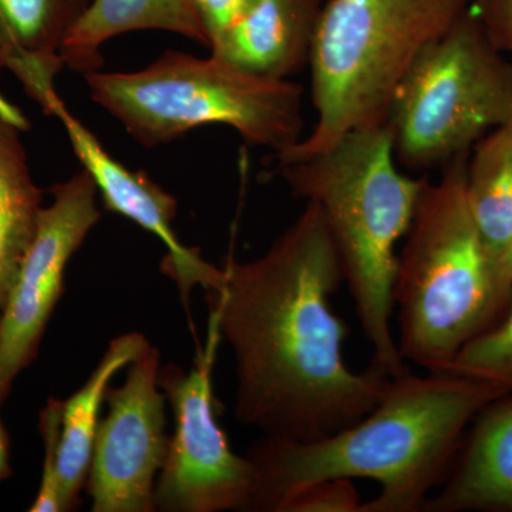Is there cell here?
Masks as SVG:
<instances>
[{
	"label": "cell",
	"mask_w": 512,
	"mask_h": 512,
	"mask_svg": "<svg viewBox=\"0 0 512 512\" xmlns=\"http://www.w3.org/2000/svg\"><path fill=\"white\" fill-rule=\"evenodd\" d=\"M158 372L160 353L148 343L128 365L123 386L107 389L109 413L97 426L87 474L94 512L156 510L154 477L170 443Z\"/></svg>",
	"instance_id": "obj_10"
},
{
	"label": "cell",
	"mask_w": 512,
	"mask_h": 512,
	"mask_svg": "<svg viewBox=\"0 0 512 512\" xmlns=\"http://www.w3.org/2000/svg\"><path fill=\"white\" fill-rule=\"evenodd\" d=\"M147 345V339L140 333H128L114 339L92 376L69 400L63 402L57 473L64 511L73 510L80 504V490L92 461L101 403L110 380L136 360Z\"/></svg>",
	"instance_id": "obj_17"
},
{
	"label": "cell",
	"mask_w": 512,
	"mask_h": 512,
	"mask_svg": "<svg viewBox=\"0 0 512 512\" xmlns=\"http://www.w3.org/2000/svg\"><path fill=\"white\" fill-rule=\"evenodd\" d=\"M359 491L349 478H330L302 488L278 512H359Z\"/></svg>",
	"instance_id": "obj_21"
},
{
	"label": "cell",
	"mask_w": 512,
	"mask_h": 512,
	"mask_svg": "<svg viewBox=\"0 0 512 512\" xmlns=\"http://www.w3.org/2000/svg\"><path fill=\"white\" fill-rule=\"evenodd\" d=\"M467 9V0H328L309 62L318 117L308 137L276 154L278 164L323 153L350 131L386 124L404 74Z\"/></svg>",
	"instance_id": "obj_5"
},
{
	"label": "cell",
	"mask_w": 512,
	"mask_h": 512,
	"mask_svg": "<svg viewBox=\"0 0 512 512\" xmlns=\"http://www.w3.org/2000/svg\"><path fill=\"white\" fill-rule=\"evenodd\" d=\"M195 8L210 39V49L244 18L255 0H194Z\"/></svg>",
	"instance_id": "obj_22"
},
{
	"label": "cell",
	"mask_w": 512,
	"mask_h": 512,
	"mask_svg": "<svg viewBox=\"0 0 512 512\" xmlns=\"http://www.w3.org/2000/svg\"><path fill=\"white\" fill-rule=\"evenodd\" d=\"M328 0H255L211 55L258 76L289 79L311 62L320 16Z\"/></svg>",
	"instance_id": "obj_14"
},
{
	"label": "cell",
	"mask_w": 512,
	"mask_h": 512,
	"mask_svg": "<svg viewBox=\"0 0 512 512\" xmlns=\"http://www.w3.org/2000/svg\"><path fill=\"white\" fill-rule=\"evenodd\" d=\"M207 292L235 357V417L264 437L311 443L352 427L377 406L390 376L346 365L348 326L332 308L343 279L322 212L312 202L271 248L228 259Z\"/></svg>",
	"instance_id": "obj_1"
},
{
	"label": "cell",
	"mask_w": 512,
	"mask_h": 512,
	"mask_svg": "<svg viewBox=\"0 0 512 512\" xmlns=\"http://www.w3.org/2000/svg\"><path fill=\"white\" fill-rule=\"evenodd\" d=\"M470 153L448 161L440 180L424 185L397 254V346L404 362L429 373L448 372L467 343L500 322L512 298L468 205Z\"/></svg>",
	"instance_id": "obj_4"
},
{
	"label": "cell",
	"mask_w": 512,
	"mask_h": 512,
	"mask_svg": "<svg viewBox=\"0 0 512 512\" xmlns=\"http://www.w3.org/2000/svg\"><path fill=\"white\" fill-rule=\"evenodd\" d=\"M9 437L0 423V481L12 476V468L9 461Z\"/></svg>",
	"instance_id": "obj_25"
},
{
	"label": "cell",
	"mask_w": 512,
	"mask_h": 512,
	"mask_svg": "<svg viewBox=\"0 0 512 512\" xmlns=\"http://www.w3.org/2000/svg\"><path fill=\"white\" fill-rule=\"evenodd\" d=\"M276 174L298 198L322 212L373 365L387 376L410 367L394 338L397 244L406 237L429 177L403 174L389 123L350 131L316 156L278 164Z\"/></svg>",
	"instance_id": "obj_3"
},
{
	"label": "cell",
	"mask_w": 512,
	"mask_h": 512,
	"mask_svg": "<svg viewBox=\"0 0 512 512\" xmlns=\"http://www.w3.org/2000/svg\"><path fill=\"white\" fill-rule=\"evenodd\" d=\"M448 372L497 384L512 392V298L500 322L467 343Z\"/></svg>",
	"instance_id": "obj_19"
},
{
	"label": "cell",
	"mask_w": 512,
	"mask_h": 512,
	"mask_svg": "<svg viewBox=\"0 0 512 512\" xmlns=\"http://www.w3.org/2000/svg\"><path fill=\"white\" fill-rule=\"evenodd\" d=\"M63 402L50 399L40 413L39 429L45 447L42 481L35 503L29 508L32 512H62L64 505L60 493L59 460L60 431H62Z\"/></svg>",
	"instance_id": "obj_20"
},
{
	"label": "cell",
	"mask_w": 512,
	"mask_h": 512,
	"mask_svg": "<svg viewBox=\"0 0 512 512\" xmlns=\"http://www.w3.org/2000/svg\"><path fill=\"white\" fill-rule=\"evenodd\" d=\"M217 320L210 315L205 349L190 373L164 366L158 386L174 412V436L154 488L156 510L164 512L249 511L256 476L248 457L229 446L218 424L212 392V367L221 342Z\"/></svg>",
	"instance_id": "obj_8"
},
{
	"label": "cell",
	"mask_w": 512,
	"mask_h": 512,
	"mask_svg": "<svg viewBox=\"0 0 512 512\" xmlns=\"http://www.w3.org/2000/svg\"><path fill=\"white\" fill-rule=\"evenodd\" d=\"M439 493L423 512H512V396L477 414Z\"/></svg>",
	"instance_id": "obj_12"
},
{
	"label": "cell",
	"mask_w": 512,
	"mask_h": 512,
	"mask_svg": "<svg viewBox=\"0 0 512 512\" xmlns=\"http://www.w3.org/2000/svg\"><path fill=\"white\" fill-rule=\"evenodd\" d=\"M471 9L491 43L504 55L512 56V0H474Z\"/></svg>",
	"instance_id": "obj_23"
},
{
	"label": "cell",
	"mask_w": 512,
	"mask_h": 512,
	"mask_svg": "<svg viewBox=\"0 0 512 512\" xmlns=\"http://www.w3.org/2000/svg\"><path fill=\"white\" fill-rule=\"evenodd\" d=\"M83 77L90 99L144 147L210 124L234 128L249 146L276 154L302 138L301 84L249 73L218 56L165 52L137 72Z\"/></svg>",
	"instance_id": "obj_6"
},
{
	"label": "cell",
	"mask_w": 512,
	"mask_h": 512,
	"mask_svg": "<svg viewBox=\"0 0 512 512\" xmlns=\"http://www.w3.org/2000/svg\"><path fill=\"white\" fill-rule=\"evenodd\" d=\"M0 313H2V311H0Z\"/></svg>",
	"instance_id": "obj_26"
},
{
	"label": "cell",
	"mask_w": 512,
	"mask_h": 512,
	"mask_svg": "<svg viewBox=\"0 0 512 512\" xmlns=\"http://www.w3.org/2000/svg\"><path fill=\"white\" fill-rule=\"evenodd\" d=\"M471 151L468 205L495 261L512 237V123L485 134Z\"/></svg>",
	"instance_id": "obj_18"
},
{
	"label": "cell",
	"mask_w": 512,
	"mask_h": 512,
	"mask_svg": "<svg viewBox=\"0 0 512 512\" xmlns=\"http://www.w3.org/2000/svg\"><path fill=\"white\" fill-rule=\"evenodd\" d=\"M510 393L450 372L420 376L409 369L390 377L375 409L348 429L311 443L258 441L247 456L256 476L249 511L278 512L318 481L367 478L380 485V493L359 512H423L477 414Z\"/></svg>",
	"instance_id": "obj_2"
},
{
	"label": "cell",
	"mask_w": 512,
	"mask_h": 512,
	"mask_svg": "<svg viewBox=\"0 0 512 512\" xmlns=\"http://www.w3.org/2000/svg\"><path fill=\"white\" fill-rule=\"evenodd\" d=\"M387 123L397 164L412 171L443 168L512 123V60L473 9L421 50L394 92Z\"/></svg>",
	"instance_id": "obj_7"
},
{
	"label": "cell",
	"mask_w": 512,
	"mask_h": 512,
	"mask_svg": "<svg viewBox=\"0 0 512 512\" xmlns=\"http://www.w3.org/2000/svg\"><path fill=\"white\" fill-rule=\"evenodd\" d=\"M137 30H163L210 49L194 0H93L64 40V67L83 76L100 70L103 46Z\"/></svg>",
	"instance_id": "obj_15"
},
{
	"label": "cell",
	"mask_w": 512,
	"mask_h": 512,
	"mask_svg": "<svg viewBox=\"0 0 512 512\" xmlns=\"http://www.w3.org/2000/svg\"><path fill=\"white\" fill-rule=\"evenodd\" d=\"M46 114L62 123L74 154L93 178L107 210L123 215L161 239L168 249L163 271L180 286L185 301L194 285H201L205 291L221 288L224 268L205 261L198 249L184 247L175 237L173 221L177 214V201L173 195L154 183L147 174L128 170L126 165L111 156L92 131L73 116L60 97L50 104Z\"/></svg>",
	"instance_id": "obj_11"
},
{
	"label": "cell",
	"mask_w": 512,
	"mask_h": 512,
	"mask_svg": "<svg viewBox=\"0 0 512 512\" xmlns=\"http://www.w3.org/2000/svg\"><path fill=\"white\" fill-rule=\"evenodd\" d=\"M29 123L0 93V311L35 238L43 192L33 181L20 133Z\"/></svg>",
	"instance_id": "obj_16"
},
{
	"label": "cell",
	"mask_w": 512,
	"mask_h": 512,
	"mask_svg": "<svg viewBox=\"0 0 512 512\" xmlns=\"http://www.w3.org/2000/svg\"><path fill=\"white\" fill-rule=\"evenodd\" d=\"M92 2L0 0V73H13L45 113L59 97L64 40Z\"/></svg>",
	"instance_id": "obj_13"
},
{
	"label": "cell",
	"mask_w": 512,
	"mask_h": 512,
	"mask_svg": "<svg viewBox=\"0 0 512 512\" xmlns=\"http://www.w3.org/2000/svg\"><path fill=\"white\" fill-rule=\"evenodd\" d=\"M495 264L505 284L512 288V237L505 245L503 252L495 259Z\"/></svg>",
	"instance_id": "obj_24"
},
{
	"label": "cell",
	"mask_w": 512,
	"mask_h": 512,
	"mask_svg": "<svg viewBox=\"0 0 512 512\" xmlns=\"http://www.w3.org/2000/svg\"><path fill=\"white\" fill-rule=\"evenodd\" d=\"M97 192L93 178L82 168L52 188V204L40 214L35 238L0 313V407L16 376L35 359L62 295L70 258L100 220Z\"/></svg>",
	"instance_id": "obj_9"
}]
</instances>
